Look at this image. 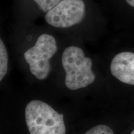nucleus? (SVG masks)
Instances as JSON below:
<instances>
[{
    "mask_svg": "<svg viewBox=\"0 0 134 134\" xmlns=\"http://www.w3.org/2000/svg\"><path fill=\"white\" fill-rule=\"evenodd\" d=\"M25 118L30 134H66L63 115L45 102H29L25 109Z\"/></svg>",
    "mask_w": 134,
    "mask_h": 134,
    "instance_id": "obj_1",
    "label": "nucleus"
},
{
    "mask_svg": "<svg viewBox=\"0 0 134 134\" xmlns=\"http://www.w3.org/2000/svg\"><path fill=\"white\" fill-rule=\"evenodd\" d=\"M62 63L66 73L65 85L69 90L84 88L95 81L96 76L91 69L92 60L85 57L81 48L68 47L62 56Z\"/></svg>",
    "mask_w": 134,
    "mask_h": 134,
    "instance_id": "obj_2",
    "label": "nucleus"
},
{
    "mask_svg": "<svg viewBox=\"0 0 134 134\" xmlns=\"http://www.w3.org/2000/svg\"><path fill=\"white\" fill-rule=\"evenodd\" d=\"M57 50L55 38L44 34L39 36L34 46L24 53V58L29 65L31 72L37 79L42 80L48 77L51 70L50 59Z\"/></svg>",
    "mask_w": 134,
    "mask_h": 134,
    "instance_id": "obj_3",
    "label": "nucleus"
},
{
    "mask_svg": "<svg viewBox=\"0 0 134 134\" xmlns=\"http://www.w3.org/2000/svg\"><path fill=\"white\" fill-rule=\"evenodd\" d=\"M85 15L83 0H62L47 13L46 21L55 27L68 28L81 23Z\"/></svg>",
    "mask_w": 134,
    "mask_h": 134,
    "instance_id": "obj_4",
    "label": "nucleus"
},
{
    "mask_svg": "<svg viewBox=\"0 0 134 134\" xmlns=\"http://www.w3.org/2000/svg\"><path fill=\"white\" fill-rule=\"evenodd\" d=\"M110 71L122 83L134 85V53L122 52L117 54L112 60Z\"/></svg>",
    "mask_w": 134,
    "mask_h": 134,
    "instance_id": "obj_5",
    "label": "nucleus"
},
{
    "mask_svg": "<svg viewBox=\"0 0 134 134\" xmlns=\"http://www.w3.org/2000/svg\"><path fill=\"white\" fill-rule=\"evenodd\" d=\"M8 53L4 43L0 40V80H2L8 70Z\"/></svg>",
    "mask_w": 134,
    "mask_h": 134,
    "instance_id": "obj_6",
    "label": "nucleus"
},
{
    "mask_svg": "<svg viewBox=\"0 0 134 134\" xmlns=\"http://www.w3.org/2000/svg\"><path fill=\"white\" fill-rule=\"evenodd\" d=\"M42 11L43 12L49 11L56 5H57L62 0H34Z\"/></svg>",
    "mask_w": 134,
    "mask_h": 134,
    "instance_id": "obj_7",
    "label": "nucleus"
},
{
    "mask_svg": "<svg viewBox=\"0 0 134 134\" xmlns=\"http://www.w3.org/2000/svg\"><path fill=\"white\" fill-rule=\"evenodd\" d=\"M85 134H114L113 130L105 125H98L88 130Z\"/></svg>",
    "mask_w": 134,
    "mask_h": 134,
    "instance_id": "obj_8",
    "label": "nucleus"
},
{
    "mask_svg": "<svg viewBox=\"0 0 134 134\" xmlns=\"http://www.w3.org/2000/svg\"><path fill=\"white\" fill-rule=\"evenodd\" d=\"M127 1V3H128L130 6L134 7V0H125Z\"/></svg>",
    "mask_w": 134,
    "mask_h": 134,
    "instance_id": "obj_9",
    "label": "nucleus"
},
{
    "mask_svg": "<svg viewBox=\"0 0 134 134\" xmlns=\"http://www.w3.org/2000/svg\"><path fill=\"white\" fill-rule=\"evenodd\" d=\"M130 134H134V129L132 130V132L130 133Z\"/></svg>",
    "mask_w": 134,
    "mask_h": 134,
    "instance_id": "obj_10",
    "label": "nucleus"
}]
</instances>
